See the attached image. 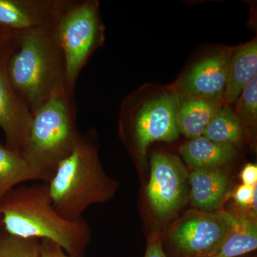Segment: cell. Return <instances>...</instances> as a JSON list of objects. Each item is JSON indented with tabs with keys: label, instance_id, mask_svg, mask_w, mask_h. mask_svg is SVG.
I'll return each instance as SVG.
<instances>
[{
	"label": "cell",
	"instance_id": "obj_1",
	"mask_svg": "<svg viewBox=\"0 0 257 257\" xmlns=\"http://www.w3.org/2000/svg\"><path fill=\"white\" fill-rule=\"evenodd\" d=\"M0 227L17 237L50 240L74 257H84L92 240L83 218L68 220L55 210L47 183L13 189L0 202Z\"/></svg>",
	"mask_w": 257,
	"mask_h": 257
},
{
	"label": "cell",
	"instance_id": "obj_2",
	"mask_svg": "<svg viewBox=\"0 0 257 257\" xmlns=\"http://www.w3.org/2000/svg\"><path fill=\"white\" fill-rule=\"evenodd\" d=\"M52 206L68 220L82 219L88 207L110 202L119 183L103 168L92 133L81 134L74 150L47 183Z\"/></svg>",
	"mask_w": 257,
	"mask_h": 257
},
{
	"label": "cell",
	"instance_id": "obj_3",
	"mask_svg": "<svg viewBox=\"0 0 257 257\" xmlns=\"http://www.w3.org/2000/svg\"><path fill=\"white\" fill-rule=\"evenodd\" d=\"M7 69L12 86L32 114L57 89L66 87L65 60L54 29L15 35Z\"/></svg>",
	"mask_w": 257,
	"mask_h": 257
},
{
	"label": "cell",
	"instance_id": "obj_4",
	"mask_svg": "<svg viewBox=\"0 0 257 257\" xmlns=\"http://www.w3.org/2000/svg\"><path fill=\"white\" fill-rule=\"evenodd\" d=\"M177 93L170 86L144 84L123 99L120 109V136L134 156L145 162L155 142L172 143L179 138Z\"/></svg>",
	"mask_w": 257,
	"mask_h": 257
},
{
	"label": "cell",
	"instance_id": "obj_5",
	"mask_svg": "<svg viewBox=\"0 0 257 257\" xmlns=\"http://www.w3.org/2000/svg\"><path fill=\"white\" fill-rule=\"evenodd\" d=\"M80 135L74 95L67 88H60L32 114L21 153L47 183L59 164L74 150Z\"/></svg>",
	"mask_w": 257,
	"mask_h": 257
},
{
	"label": "cell",
	"instance_id": "obj_6",
	"mask_svg": "<svg viewBox=\"0 0 257 257\" xmlns=\"http://www.w3.org/2000/svg\"><path fill=\"white\" fill-rule=\"evenodd\" d=\"M66 64V87L74 95L81 72L102 46L105 28L97 0H71L54 28Z\"/></svg>",
	"mask_w": 257,
	"mask_h": 257
},
{
	"label": "cell",
	"instance_id": "obj_7",
	"mask_svg": "<svg viewBox=\"0 0 257 257\" xmlns=\"http://www.w3.org/2000/svg\"><path fill=\"white\" fill-rule=\"evenodd\" d=\"M147 199L152 210L161 219H167L184 205L188 197L189 175L177 155L155 152L150 160Z\"/></svg>",
	"mask_w": 257,
	"mask_h": 257
},
{
	"label": "cell",
	"instance_id": "obj_8",
	"mask_svg": "<svg viewBox=\"0 0 257 257\" xmlns=\"http://www.w3.org/2000/svg\"><path fill=\"white\" fill-rule=\"evenodd\" d=\"M229 227V211H197L184 216L171 231L176 257H205L215 248Z\"/></svg>",
	"mask_w": 257,
	"mask_h": 257
},
{
	"label": "cell",
	"instance_id": "obj_9",
	"mask_svg": "<svg viewBox=\"0 0 257 257\" xmlns=\"http://www.w3.org/2000/svg\"><path fill=\"white\" fill-rule=\"evenodd\" d=\"M15 44V35L0 49V128L5 134V145L21 152L30 131L32 114L8 77L7 67Z\"/></svg>",
	"mask_w": 257,
	"mask_h": 257
},
{
	"label": "cell",
	"instance_id": "obj_10",
	"mask_svg": "<svg viewBox=\"0 0 257 257\" xmlns=\"http://www.w3.org/2000/svg\"><path fill=\"white\" fill-rule=\"evenodd\" d=\"M71 0H0V30L11 34L52 30Z\"/></svg>",
	"mask_w": 257,
	"mask_h": 257
},
{
	"label": "cell",
	"instance_id": "obj_11",
	"mask_svg": "<svg viewBox=\"0 0 257 257\" xmlns=\"http://www.w3.org/2000/svg\"><path fill=\"white\" fill-rule=\"evenodd\" d=\"M235 49L225 48L198 61L171 87L177 95L224 98L228 67Z\"/></svg>",
	"mask_w": 257,
	"mask_h": 257
},
{
	"label": "cell",
	"instance_id": "obj_12",
	"mask_svg": "<svg viewBox=\"0 0 257 257\" xmlns=\"http://www.w3.org/2000/svg\"><path fill=\"white\" fill-rule=\"evenodd\" d=\"M193 207L203 212L220 210L229 189L227 175L219 169L193 170L188 178Z\"/></svg>",
	"mask_w": 257,
	"mask_h": 257
},
{
	"label": "cell",
	"instance_id": "obj_13",
	"mask_svg": "<svg viewBox=\"0 0 257 257\" xmlns=\"http://www.w3.org/2000/svg\"><path fill=\"white\" fill-rule=\"evenodd\" d=\"M179 133L189 139L202 136L213 116L225 104L224 98L177 95Z\"/></svg>",
	"mask_w": 257,
	"mask_h": 257
},
{
	"label": "cell",
	"instance_id": "obj_14",
	"mask_svg": "<svg viewBox=\"0 0 257 257\" xmlns=\"http://www.w3.org/2000/svg\"><path fill=\"white\" fill-rule=\"evenodd\" d=\"M254 218L229 211V227L219 244L205 257H242L256 251Z\"/></svg>",
	"mask_w": 257,
	"mask_h": 257
},
{
	"label": "cell",
	"instance_id": "obj_15",
	"mask_svg": "<svg viewBox=\"0 0 257 257\" xmlns=\"http://www.w3.org/2000/svg\"><path fill=\"white\" fill-rule=\"evenodd\" d=\"M257 74L256 39L236 47L231 57L224 92V103L231 105Z\"/></svg>",
	"mask_w": 257,
	"mask_h": 257
},
{
	"label": "cell",
	"instance_id": "obj_16",
	"mask_svg": "<svg viewBox=\"0 0 257 257\" xmlns=\"http://www.w3.org/2000/svg\"><path fill=\"white\" fill-rule=\"evenodd\" d=\"M181 156L193 170L219 169L233 160L236 148L214 143L204 136L191 139L179 150Z\"/></svg>",
	"mask_w": 257,
	"mask_h": 257
},
{
	"label": "cell",
	"instance_id": "obj_17",
	"mask_svg": "<svg viewBox=\"0 0 257 257\" xmlns=\"http://www.w3.org/2000/svg\"><path fill=\"white\" fill-rule=\"evenodd\" d=\"M42 178L24 157L0 142V202L13 189L29 181Z\"/></svg>",
	"mask_w": 257,
	"mask_h": 257
},
{
	"label": "cell",
	"instance_id": "obj_18",
	"mask_svg": "<svg viewBox=\"0 0 257 257\" xmlns=\"http://www.w3.org/2000/svg\"><path fill=\"white\" fill-rule=\"evenodd\" d=\"M203 136L214 143L236 147L243 143L246 134L231 106L224 104L209 121Z\"/></svg>",
	"mask_w": 257,
	"mask_h": 257
},
{
	"label": "cell",
	"instance_id": "obj_19",
	"mask_svg": "<svg viewBox=\"0 0 257 257\" xmlns=\"http://www.w3.org/2000/svg\"><path fill=\"white\" fill-rule=\"evenodd\" d=\"M235 103V114L244 128L246 136L248 133H254L257 123L256 77L245 87Z\"/></svg>",
	"mask_w": 257,
	"mask_h": 257
},
{
	"label": "cell",
	"instance_id": "obj_20",
	"mask_svg": "<svg viewBox=\"0 0 257 257\" xmlns=\"http://www.w3.org/2000/svg\"><path fill=\"white\" fill-rule=\"evenodd\" d=\"M0 257H40V241L0 232Z\"/></svg>",
	"mask_w": 257,
	"mask_h": 257
},
{
	"label": "cell",
	"instance_id": "obj_21",
	"mask_svg": "<svg viewBox=\"0 0 257 257\" xmlns=\"http://www.w3.org/2000/svg\"><path fill=\"white\" fill-rule=\"evenodd\" d=\"M254 187L255 185L251 187L243 184L237 187L233 194V198L238 205L242 208L251 207Z\"/></svg>",
	"mask_w": 257,
	"mask_h": 257
},
{
	"label": "cell",
	"instance_id": "obj_22",
	"mask_svg": "<svg viewBox=\"0 0 257 257\" xmlns=\"http://www.w3.org/2000/svg\"><path fill=\"white\" fill-rule=\"evenodd\" d=\"M40 257H74L67 254L57 243L50 240H40Z\"/></svg>",
	"mask_w": 257,
	"mask_h": 257
},
{
	"label": "cell",
	"instance_id": "obj_23",
	"mask_svg": "<svg viewBox=\"0 0 257 257\" xmlns=\"http://www.w3.org/2000/svg\"><path fill=\"white\" fill-rule=\"evenodd\" d=\"M144 257H168L164 250L162 240L159 236H155L150 240Z\"/></svg>",
	"mask_w": 257,
	"mask_h": 257
},
{
	"label": "cell",
	"instance_id": "obj_24",
	"mask_svg": "<svg viewBox=\"0 0 257 257\" xmlns=\"http://www.w3.org/2000/svg\"><path fill=\"white\" fill-rule=\"evenodd\" d=\"M242 184L245 185L253 186L257 183V166L253 164L248 163L245 165L240 174Z\"/></svg>",
	"mask_w": 257,
	"mask_h": 257
},
{
	"label": "cell",
	"instance_id": "obj_25",
	"mask_svg": "<svg viewBox=\"0 0 257 257\" xmlns=\"http://www.w3.org/2000/svg\"><path fill=\"white\" fill-rule=\"evenodd\" d=\"M15 35L0 30V49L6 45L8 42H10L15 37Z\"/></svg>",
	"mask_w": 257,
	"mask_h": 257
},
{
	"label": "cell",
	"instance_id": "obj_26",
	"mask_svg": "<svg viewBox=\"0 0 257 257\" xmlns=\"http://www.w3.org/2000/svg\"><path fill=\"white\" fill-rule=\"evenodd\" d=\"M248 257H256V256H248Z\"/></svg>",
	"mask_w": 257,
	"mask_h": 257
}]
</instances>
